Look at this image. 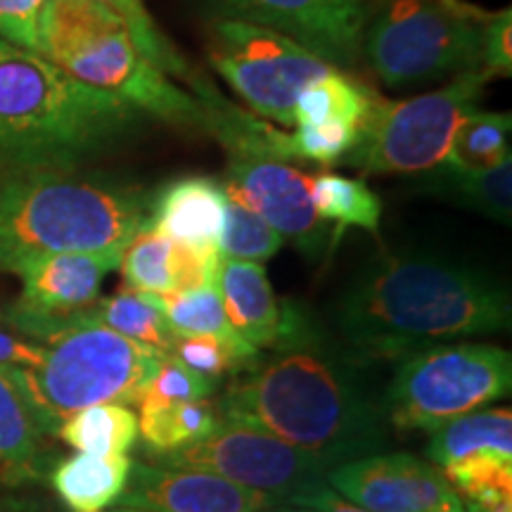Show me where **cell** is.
Masks as SVG:
<instances>
[{
  "instance_id": "obj_1",
  "label": "cell",
  "mask_w": 512,
  "mask_h": 512,
  "mask_svg": "<svg viewBox=\"0 0 512 512\" xmlns=\"http://www.w3.org/2000/svg\"><path fill=\"white\" fill-rule=\"evenodd\" d=\"M510 320V290L501 280L465 261L420 252L375 259L332 306L342 349L358 366L496 335Z\"/></svg>"
},
{
  "instance_id": "obj_2",
  "label": "cell",
  "mask_w": 512,
  "mask_h": 512,
  "mask_svg": "<svg viewBox=\"0 0 512 512\" xmlns=\"http://www.w3.org/2000/svg\"><path fill=\"white\" fill-rule=\"evenodd\" d=\"M221 420L256 427L330 467L382 453L389 444L382 399L363 366L313 328L287 347L261 354L228 382Z\"/></svg>"
},
{
  "instance_id": "obj_3",
  "label": "cell",
  "mask_w": 512,
  "mask_h": 512,
  "mask_svg": "<svg viewBox=\"0 0 512 512\" xmlns=\"http://www.w3.org/2000/svg\"><path fill=\"white\" fill-rule=\"evenodd\" d=\"M147 209L140 185L83 164H0V271L38 254L124 249Z\"/></svg>"
},
{
  "instance_id": "obj_4",
  "label": "cell",
  "mask_w": 512,
  "mask_h": 512,
  "mask_svg": "<svg viewBox=\"0 0 512 512\" xmlns=\"http://www.w3.org/2000/svg\"><path fill=\"white\" fill-rule=\"evenodd\" d=\"M145 119L0 36V164H83Z\"/></svg>"
},
{
  "instance_id": "obj_5",
  "label": "cell",
  "mask_w": 512,
  "mask_h": 512,
  "mask_svg": "<svg viewBox=\"0 0 512 512\" xmlns=\"http://www.w3.org/2000/svg\"><path fill=\"white\" fill-rule=\"evenodd\" d=\"M36 53L145 117L202 126L197 100L140 53L124 19L95 0H48L36 22Z\"/></svg>"
},
{
  "instance_id": "obj_6",
  "label": "cell",
  "mask_w": 512,
  "mask_h": 512,
  "mask_svg": "<svg viewBox=\"0 0 512 512\" xmlns=\"http://www.w3.org/2000/svg\"><path fill=\"white\" fill-rule=\"evenodd\" d=\"M162 354L91 323L46 342L34 368H3L43 432L55 437L69 415L98 403L138 406Z\"/></svg>"
},
{
  "instance_id": "obj_7",
  "label": "cell",
  "mask_w": 512,
  "mask_h": 512,
  "mask_svg": "<svg viewBox=\"0 0 512 512\" xmlns=\"http://www.w3.org/2000/svg\"><path fill=\"white\" fill-rule=\"evenodd\" d=\"M489 15L465 0H382L366 22L363 55L394 88L477 72Z\"/></svg>"
},
{
  "instance_id": "obj_8",
  "label": "cell",
  "mask_w": 512,
  "mask_h": 512,
  "mask_svg": "<svg viewBox=\"0 0 512 512\" xmlns=\"http://www.w3.org/2000/svg\"><path fill=\"white\" fill-rule=\"evenodd\" d=\"M512 389V356L496 344L448 342L399 358L382 396L394 430L434 432L446 422L482 411Z\"/></svg>"
},
{
  "instance_id": "obj_9",
  "label": "cell",
  "mask_w": 512,
  "mask_h": 512,
  "mask_svg": "<svg viewBox=\"0 0 512 512\" xmlns=\"http://www.w3.org/2000/svg\"><path fill=\"white\" fill-rule=\"evenodd\" d=\"M491 74H460L448 86L411 100L375 95L344 162L363 174H422L444 162L460 121L477 110Z\"/></svg>"
},
{
  "instance_id": "obj_10",
  "label": "cell",
  "mask_w": 512,
  "mask_h": 512,
  "mask_svg": "<svg viewBox=\"0 0 512 512\" xmlns=\"http://www.w3.org/2000/svg\"><path fill=\"white\" fill-rule=\"evenodd\" d=\"M209 62L256 117L294 126V102L313 81L342 69L278 31L219 17L209 27Z\"/></svg>"
},
{
  "instance_id": "obj_11",
  "label": "cell",
  "mask_w": 512,
  "mask_h": 512,
  "mask_svg": "<svg viewBox=\"0 0 512 512\" xmlns=\"http://www.w3.org/2000/svg\"><path fill=\"white\" fill-rule=\"evenodd\" d=\"M147 463L214 472L247 489L278 498L283 505L328 484V467L304 451L264 430L228 420H221L216 430L197 444L164 456H147Z\"/></svg>"
},
{
  "instance_id": "obj_12",
  "label": "cell",
  "mask_w": 512,
  "mask_h": 512,
  "mask_svg": "<svg viewBox=\"0 0 512 512\" xmlns=\"http://www.w3.org/2000/svg\"><path fill=\"white\" fill-rule=\"evenodd\" d=\"M124 249L38 254L15 266L22 292L3 311V320L34 342H50L91 323L107 273L119 266Z\"/></svg>"
},
{
  "instance_id": "obj_13",
  "label": "cell",
  "mask_w": 512,
  "mask_h": 512,
  "mask_svg": "<svg viewBox=\"0 0 512 512\" xmlns=\"http://www.w3.org/2000/svg\"><path fill=\"white\" fill-rule=\"evenodd\" d=\"M221 183L228 197L259 214L309 259L328 245V223L311 202L313 176L299 166L273 157L230 155Z\"/></svg>"
},
{
  "instance_id": "obj_14",
  "label": "cell",
  "mask_w": 512,
  "mask_h": 512,
  "mask_svg": "<svg viewBox=\"0 0 512 512\" xmlns=\"http://www.w3.org/2000/svg\"><path fill=\"white\" fill-rule=\"evenodd\" d=\"M223 17L273 29L344 69L363 55L368 0H214Z\"/></svg>"
},
{
  "instance_id": "obj_15",
  "label": "cell",
  "mask_w": 512,
  "mask_h": 512,
  "mask_svg": "<svg viewBox=\"0 0 512 512\" xmlns=\"http://www.w3.org/2000/svg\"><path fill=\"white\" fill-rule=\"evenodd\" d=\"M328 484L370 512H467L437 465L411 453H375L330 467Z\"/></svg>"
},
{
  "instance_id": "obj_16",
  "label": "cell",
  "mask_w": 512,
  "mask_h": 512,
  "mask_svg": "<svg viewBox=\"0 0 512 512\" xmlns=\"http://www.w3.org/2000/svg\"><path fill=\"white\" fill-rule=\"evenodd\" d=\"M283 505L214 472L133 463L117 508L145 512H261Z\"/></svg>"
},
{
  "instance_id": "obj_17",
  "label": "cell",
  "mask_w": 512,
  "mask_h": 512,
  "mask_svg": "<svg viewBox=\"0 0 512 512\" xmlns=\"http://www.w3.org/2000/svg\"><path fill=\"white\" fill-rule=\"evenodd\" d=\"M226 188L209 176H185L164 185L150 202L147 221L174 242L195 247H219Z\"/></svg>"
},
{
  "instance_id": "obj_18",
  "label": "cell",
  "mask_w": 512,
  "mask_h": 512,
  "mask_svg": "<svg viewBox=\"0 0 512 512\" xmlns=\"http://www.w3.org/2000/svg\"><path fill=\"white\" fill-rule=\"evenodd\" d=\"M48 434L15 382L0 368V491L43 482L55 458Z\"/></svg>"
},
{
  "instance_id": "obj_19",
  "label": "cell",
  "mask_w": 512,
  "mask_h": 512,
  "mask_svg": "<svg viewBox=\"0 0 512 512\" xmlns=\"http://www.w3.org/2000/svg\"><path fill=\"white\" fill-rule=\"evenodd\" d=\"M219 294L235 330L254 349L271 351L283 330V304L275 297L264 264L221 259Z\"/></svg>"
},
{
  "instance_id": "obj_20",
  "label": "cell",
  "mask_w": 512,
  "mask_h": 512,
  "mask_svg": "<svg viewBox=\"0 0 512 512\" xmlns=\"http://www.w3.org/2000/svg\"><path fill=\"white\" fill-rule=\"evenodd\" d=\"M415 190L444 197L465 209H475L498 223L512 216V157L484 171L460 169L448 159L422 171Z\"/></svg>"
},
{
  "instance_id": "obj_21",
  "label": "cell",
  "mask_w": 512,
  "mask_h": 512,
  "mask_svg": "<svg viewBox=\"0 0 512 512\" xmlns=\"http://www.w3.org/2000/svg\"><path fill=\"white\" fill-rule=\"evenodd\" d=\"M131 465L128 456L74 453L57 460L48 477L67 512H105L124 494Z\"/></svg>"
},
{
  "instance_id": "obj_22",
  "label": "cell",
  "mask_w": 512,
  "mask_h": 512,
  "mask_svg": "<svg viewBox=\"0 0 512 512\" xmlns=\"http://www.w3.org/2000/svg\"><path fill=\"white\" fill-rule=\"evenodd\" d=\"M432 434L427 458L439 470L470 456H498L512 460L510 408H482V411L446 422Z\"/></svg>"
},
{
  "instance_id": "obj_23",
  "label": "cell",
  "mask_w": 512,
  "mask_h": 512,
  "mask_svg": "<svg viewBox=\"0 0 512 512\" xmlns=\"http://www.w3.org/2000/svg\"><path fill=\"white\" fill-rule=\"evenodd\" d=\"M57 439L88 456H128L138 441V415L121 403H98L69 415Z\"/></svg>"
},
{
  "instance_id": "obj_24",
  "label": "cell",
  "mask_w": 512,
  "mask_h": 512,
  "mask_svg": "<svg viewBox=\"0 0 512 512\" xmlns=\"http://www.w3.org/2000/svg\"><path fill=\"white\" fill-rule=\"evenodd\" d=\"M219 422L216 406L209 399L147 406L140 408L138 437L145 444V456H164L209 437Z\"/></svg>"
},
{
  "instance_id": "obj_25",
  "label": "cell",
  "mask_w": 512,
  "mask_h": 512,
  "mask_svg": "<svg viewBox=\"0 0 512 512\" xmlns=\"http://www.w3.org/2000/svg\"><path fill=\"white\" fill-rule=\"evenodd\" d=\"M91 323L105 325L119 335H124L143 347L169 354L176 330L159 311L155 299L147 292L121 290L112 297H100L91 309ZM88 323V325H91Z\"/></svg>"
},
{
  "instance_id": "obj_26",
  "label": "cell",
  "mask_w": 512,
  "mask_h": 512,
  "mask_svg": "<svg viewBox=\"0 0 512 512\" xmlns=\"http://www.w3.org/2000/svg\"><path fill=\"white\" fill-rule=\"evenodd\" d=\"M311 202L320 219L325 223H337L335 242L347 228H363L368 233H377L380 228L382 200L361 178L323 171V174L313 176Z\"/></svg>"
},
{
  "instance_id": "obj_27",
  "label": "cell",
  "mask_w": 512,
  "mask_h": 512,
  "mask_svg": "<svg viewBox=\"0 0 512 512\" xmlns=\"http://www.w3.org/2000/svg\"><path fill=\"white\" fill-rule=\"evenodd\" d=\"M377 93L344 72H332L323 79L309 83L294 102V128L318 126L328 121L361 126L370 102Z\"/></svg>"
},
{
  "instance_id": "obj_28",
  "label": "cell",
  "mask_w": 512,
  "mask_h": 512,
  "mask_svg": "<svg viewBox=\"0 0 512 512\" xmlns=\"http://www.w3.org/2000/svg\"><path fill=\"white\" fill-rule=\"evenodd\" d=\"M448 484L465 498L467 508L482 512H512V460L470 456L441 467Z\"/></svg>"
},
{
  "instance_id": "obj_29",
  "label": "cell",
  "mask_w": 512,
  "mask_h": 512,
  "mask_svg": "<svg viewBox=\"0 0 512 512\" xmlns=\"http://www.w3.org/2000/svg\"><path fill=\"white\" fill-rule=\"evenodd\" d=\"M166 356V354H164ZM169 356L178 358L192 373L204 377L211 387L219 389L226 380L245 373L261 356L252 344H230L226 339L209 335H183L176 332Z\"/></svg>"
},
{
  "instance_id": "obj_30",
  "label": "cell",
  "mask_w": 512,
  "mask_h": 512,
  "mask_svg": "<svg viewBox=\"0 0 512 512\" xmlns=\"http://www.w3.org/2000/svg\"><path fill=\"white\" fill-rule=\"evenodd\" d=\"M512 117L508 112H472L460 121L448 162L460 169L484 171L510 155Z\"/></svg>"
},
{
  "instance_id": "obj_31",
  "label": "cell",
  "mask_w": 512,
  "mask_h": 512,
  "mask_svg": "<svg viewBox=\"0 0 512 512\" xmlns=\"http://www.w3.org/2000/svg\"><path fill=\"white\" fill-rule=\"evenodd\" d=\"M150 297L155 299L159 311L164 313V318L169 320V325L176 332H183V335H209L226 339L230 344H245L240 332L230 325L226 309H223L221 294L214 287L192 292L150 294Z\"/></svg>"
},
{
  "instance_id": "obj_32",
  "label": "cell",
  "mask_w": 512,
  "mask_h": 512,
  "mask_svg": "<svg viewBox=\"0 0 512 512\" xmlns=\"http://www.w3.org/2000/svg\"><path fill=\"white\" fill-rule=\"evenodd\" d=\"M171 247L174 240L145 221L133 240L121 252L119 271L124 275L126 290L164 294L174 290L171 283Z\"/></svg>"
},
{
  "instance_id": "obj_33",
  "label": "cell",
  "mask_w": 512,
  "mask_h": 512,
  "mask_svg": "<svg viewBox=\"0 0 512 512\" xmlns=\"http://www.w3.org/2000/svg\"><path fill=\"white\" fill-rule=\"evenodd\" d=\"M285 238L268 223L247 209L245 204L228 197L226 216L219 238V252L223 259H240L264 264L283 249Z\"/></svg>"
},
{
  "instance_id": "obj_34",
  "label": "cell",
  "mask_w": 512,
  "mask_h": 512,
  "mask_svg": "<svg viewBox=\"0 0 512 512\" xmlns=\"http://www.w3.org/2000/svg\"><path fill=\"white\" fill-rule=\"evenodd\" d=\"M95 3L105 5V8H110L114 15L124 19V24L128 27V31H131L133 41H136L140 53L155 64L159 72L185 81V76L192 72L190 64L176 53L174 46H171V43L164 38L162 31L157 29V24L152 22L150 12H147L143 0H95Z\"/></svg>"
},
{
  "instance_id": "obj_35",
  "label": "cell",
  "mask_w": 512,
  "mask_h": 512,
  "mask_svg": "<svg viewBox=\"0 0 512 512\" xmlns=\"http://www.w3.org/2000/svg\"><path fill=\"white\" fill-rule=\"evenodd\" d=\"M216 389L200 377L192 373L188 366H183L181 361L174 356H162L159 358V366L155 375L150 377L147 387L140 396L138 408L147 406H171V403H188V401H200L209 399Z\"/></svg>"
},
{
  "instance_id": "obj_36",
  "label": "cell",
  "mask_w": 512,
  "mask_h": 512,
  "mask_svg": "<svg viewBox=\"0 0 512 512\" xmlns=\"http://www.w3.org/2000/svg\"><path fill=\"white\" fill-rule=\"evenodd\" d=\"M358 126L344 121H328L318 126H297L292 133L294 157L309 159L320 166H332L349 155L356 145Z\"/></svg>"
},
{
  "instance_id": "obj_37",
  "label": "cell",
  "mask_w": 512,
  "mask_h": 512,
  "mask_svg": "<svg viewBox=\"0 0 512 512\" xmlns=\"http://www.w3.org/2000/svg\"><path fill=\"white\" fill-rule=\"evenodd\" d=\"M219 247H195L174 242L171 247V292H192L214 287L219 290L221 271Z\"/></svg>"
},
{
  "instance_id": "obj_38",
  "label": "cell",
  "mask_w": 512,
  "mask_h": 512,
  "mask_svg": "<svg viewBox=\"0 0 512 512\" xmlns=\"http://www.w3.org/2000/svg\"><path fill=\"white\" fill-rule=\"evenodd\" d=\"M512 10L491 12L482 31V69L491 76H510L512 72Z\"/></svg>"
},
{
  "instance_id": "obj_39",
  "label": "cell",
  "mask_w": 512,
  "mask_h": 512,
  "mask_svg": "<svg viewBox=\"0 0 512 512\" xmlns=\"http://www.w3.org/2000/svg\"><path fill=\"white\" fill-rule=\"evenodd\" d=\"M48 0H0V36L36 53V22Z\"/></svg>"
},
{
  "instance_id": "obj_40",
  "label": "cell",
  "mask_w": 512,
  "mask_h": 512,
  "mask_svg": "<svg viewBox=\"0 0 512 512\" xmlns=\"http://www.w3.org/2000/svg\"><path fill=\"white\" fill-rule=\"evenodd\" d=\"M46 356V344L0 330V368H34Z\"/></svg>"
},
{
  "instance_id": "obj_41",
  "label": "cell",
  "mask_w": 512,
  "mask_h": 512,
  "mask_svg": "<svg viewBox=\"0 0 512 512\" xmlns=\"http://www.w3.org/2000/svg\"><path fill=\"white\" fill-rule=\"evenodd\" d=\"M287 505H294V508L316 510V512H370L366 508H361V505L347 501L344 496H339L330 484H323V486H318V489L309 491V494L292 498Z\"/></svg>"
},
{
  "instance_id": "obj_42",
  "label": "cell",
  "mask_w": 512,
  "mask_h": 512,
  "mask_svg": "<svg viewBox=\"0 0 512 512\" xmlns=\"http://www.w3.org/2000/svg\"><path fill=\"white\" fill-rule=\"evenodd\" d=\"M0 512H60L48 498L34 494L0 496Z\"/></svg>"
},
{
  "instance_id": "obj_43",
  "label": "cell",
  "mask_w": 512,
  "mask_h": 512,
  "mask_svg": "<svg viewBox=\"0 0 512 512\" xmlns=\"http://www.w3.org/2000/svg\"><path fill=\"white\" fill-rule=\"evenodd\" d=\"M261 512H316V510H306V508H285V505H275V508H268V510H261Z\"/></svg>"
},
{
  "instance_id": "obj_44",
  "label": "cell",
  "mask_w": 512,
  "mask_h": 512,
  "mask_svg": "<svg viewBox=\"0 0 512 512\" xmlns=\"http://www.w3.org/2000/svg\"><path fill=\"white\" fill-rule=\"evenodd\" d=\"M110 512H145V510H131V508H112Z\"/></svg>"
},
{
  "instance_id": "obj_45",
  "label": "cell",
  "mask_w": 512,
  "mask_h": 512,
  "mask_svg": "<svg viewBox=\"0 0 512 512\" xmlns=\"http://www.w3.org/2000/svg\"><path fill=\"white\" fill-rule=\"evenodd\" d=\"M467 512H482V510H475V508H467Z\"/></svg>"
}]
</instances>
